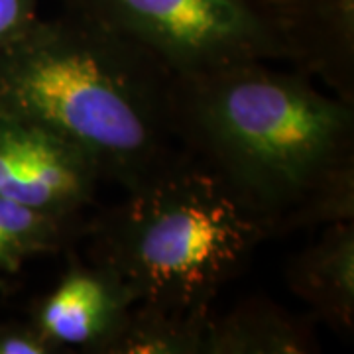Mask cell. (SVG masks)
<instances>
[{"instance_id": "obj_7", "label": "cell", "mask_w": 354, "mask_h": 354, "mask_svg": "<svg viewBox=\"0 0 354 354\" xmlns=\"http://www.w3.org/2000/svg\"><path fill=\"white\" fill-rule=\"evenodd\" d=\"M283 62L354 104V0H262Z\"/></svg>"}, {"instance_id": "obj_4", "label": "cell", "mask_w": 354, "mask_h": 354, "mask_svg": "<svg viewBox=\"0 0 354 354\" xmlns=\"http://www.w3.org/2000/svg\"><path fill=\"white\" fill-rule=\"evenodd\" d=\"M153 53L174 75L246 62H283L262 0H62Z\"/></svg>"}, {"instance_id": "obj_11", "label": "cell", "mask_w": 354, "mask_h": 354, "mask_svg": "<svg viewBox=\"0 0 354 354\" xmlns=\"http://www.w3.org/2000/svg\"><path fill=\"white\" fill-rule=\"evenodd\" d=\"M213 309L181 311L136 301L128 311L109 354H203L207 321Z\"/></svg>"}, {"instance_id": "obj_2", "label": "cell", "mask_w": 354, "mask_h": 354, "mask_svg": "<svg viewBox=\"0 0 354 354\" xmlns=\"http://www.w3.org/2000/svg\"><path fill=\"white\" fill-rule=\"evenodd\" d=\"M171 87L153 53L65 8L0 48V118L55 132L127 193L185 156Z\"/></svg>"}, {"instance_id": "obj_13", "label": "cell", "mask_w": 354, "mask_h": 354, "mask_svg": "<svg viewBox=\"0 0 354 354\" xmlns=\"http://www.w3.org/2000/svg\"><path fill=\"white\" fill-rule=\"evenodd\" d=\"M41 0H0V48L39 18Z\"/></svg>"}, {"instance_id": "obj_12", "label": "cell", "mask_w": 354, "mask_h": 354, "mask_svg": "<svg viewBox=\"0 0 354 354\" xmlns=\"http://www.w3.org/2000/svg\"><path fill=\"white\" fill-rule=\"evenodd\" d=\"M0 354H64L28 319L0 321Z\"/></svg>"}, {"instance_id": "obj_6", "label": "cell", "mask_w": 354, "mask_h": 354, "mask_svg": "<svg viewBox=\"0 0 354 354\" xmlns=\"http://www.w3.org/2000/svg\"><path fill=\"white\" fill-rule=\"evenodd\" d=\"M64 254V272L28 304L26 317L64 354H109L138 297L114 270L87 260L75 246Z\"/></svg>"}, {"instance_id": "obj_1", "label": "cell", "mask_w": 354, "mask_h": 354, "mask_svg": "<svg viewBox=\"0 0 354 354\" xmlns=\"http://www.w3.org/2000/svg\"><path fill=\"white\" fill-rule=\"evenodd\" d=\"M171 118L270 241L354 221V104L313 79L270 62L174 75Z\"/></svg>"}, {"instance_id": "obj_3", "label": "cell", "mask_w": 354, "mask_h": 354, "mask_svg": "<svg viewBox=\"0 0 354 354\" xmlns=\"http://www.w3.org/2000/svg\"><path fill=\"white\" fill-rule=\"evenodd\" d=\"M85 258L114 270L138 301L213 309L270 241L218 177L185 152L122 201L87 218Z\"/></svg>"}, {"instance_id": "obj_9", "label": "cell", "mask_w": 354, "mask_h": 354, "mask_svg": "<svg viewBox=\"0 0 354 354\" xmlns=\"http://www.w3.org/2000/svg\"><path fill=\"white\" fill-rule=\"evenodd\" d=\"M321 353L317 321L268 295H248L223 313L211 311L203 354H315Z\"/></svg>"}, {"instance_id": "obj_5", "label": "cell", "mask_w": 354, "mask_h": 354, "mask_svg": "<svg viewBox=\"0 0 354 354\" xmlns=\"http://www.w3.org/2000/svg\"><path fill=\"white\" fill-rule=\"evenodd\" d=\"M102 179L85 153L48 128L0 118V197L51 215H85Z\"/></svg>"}, {"instance_id": "obj_8", "label": "cell", "mask_w": 354, "mask_h": 354, "mask_svg": "<svg viewBox=\"0 0 354 354\" xmlns=\"http://www.w3.org/2000/svg\"><path fill=\"white\" fill-rule=\"evenodd\" d=\"M288 290L317 323L341 337L354 333V221L323 227L286 266Z\"/></svg>"}, {"instance_id": "obj_10", "label": "cell", "mask_w": 354, "mask_h": 354, "mask_svg": "<svg viewBox=\"0 0 354 354\" xmlns=\"http://www.w3.org/2000/svg\"><path fill=\"white\" fill-rule=\"evenodd\" d=\"M87 218L41 213L0 197V293L18 290V276L28 262L77 246L85 239Z\"/></svg>"}]
</instances>
